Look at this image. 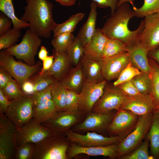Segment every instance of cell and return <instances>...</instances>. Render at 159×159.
I'll return each mask as SVG.
<instances>
[{
    "label": "cell",
    "mask_w": 159,
    "mask_h": 159,
    "mask_svg": "<svg viewBox=\"0 0 159 159\" xmlns=\"http://www.w3.org/2000/svg\"><path fill=\"white\" fill-rule=\"evenodd\" d=\"M148 60L150 68V75L151 80L150 95L155 105L153 112H159V65L151 57L148 58Z\"/></svg>",
    "instance_id": "cell-28"
},
{
    "label": "cell",
    "mask_w": 159,
    "mask_h": 159,
    "mask_svg": "<svg viewBox=\"0 0 159 159\" xmlns=\"http://www.w3.org/2000/svg\"><path fill=\"white\" fill-rule=\"evenodd\" d=\"M132 9L136 16L139 18L159 13V0H144L143 4L140 7L138 8L135 6Z\"/></svg>",
    "instance_id": "cell-35"
},
{
    "label": "cell",
    "mask_w": 159,
    "mask_h": 159,
    "mask_svg": "<svg viewBox=\"0 0 159 159\" xmlns=\"http://www.w3.org/2000/svg\"><path fill=\"white\" fill-rule=\"evenodd\" d=\"M85 15V13L82 12H79L73 14L65 21L57 24L53 31V37L64 33H72Z\"/></svg>",
    "instance_id": "cell-30"
},
{
    "label": "cell",
    "mask_w": 159,
    "mask_h": 159,
    "mask_svg": "<svg viewBox=\"0 0 159 159\" xmlns=\"http://www.w3.org/2000/svg\"><path fill=\"white\" fill-rule=\"evenodd\" d=\"M52 100L59 112L65 111L67 89L60 81L56 80L52 85Z\"/></svg>",
    "instance_id": "cell-31"
},
{
    "label": "cell",
    "mask_w": 159,
    "mask_h": 159,
    "mask_svg": "<svg viewBox=\"0 0 159 159\" xmlns=\"http://www.w3.org/2000/svg\"><path fill=\"white\" fill-rule=\"evenodd\" d=\"M118 144L99 147H84L71 142L67 152L68 159H72L79 154H85L89 156H102L110 159L117 158Z\"/></svg>",
    "instance_id": "cell-19"
},
{
    "label": "cell",
    "mask_w": 159,
    "mask_h": 159,
    "mask_svg": "<svg viewBox=\"0 0 159 159\" xmlns=\"http://www.w3.org/2000/svg\"><path fill=\"white\" fill-rule=\"evenodd\" d=\"M54 134L32 118L21 127L17 128L16 143L17 147L28 143L34 144Z\"/></svg>",
    "instance_id": "cell-10"
},
{
    "label": "cell",
    "mask_w": 159,
    "mask_h": 159,
    "mask_svg": "<svg viewBox=\"0 0 159 159\" xmlns=\"http://www.w3.org/2000/svg\"><path fill=\"white\" fill-rule=\"evenodd\" d=\"M149 147V141L146 136L143 141L136 148L130 153L121 157L119 159H149L151 158L148 151Z\"/></svg>",
    "instance_id": "cell-36"
},
{
    "label": "cell",
    "mask_w": 159,
    "mask_h": 159,
    "mask_svg": "<svg viewBox=\"0 0 159 159\" xmlns=\"http://www.w3.org/2000/svg\"><path fill=\"white\" fill-rule=\"evenodd\" d=\"M86 115L80 111L59 112L41 124L55 133L65 135L72 127L82 122Z\"/></svg>",
    "instance_id": "cell-11"
},
{
    "label": "cell",
    "mask_w": 159,
    "mask_h": 159,
    "mask_svg": "<svg viewBox=\"0 0 159 159\" xmlns=\"http://www.w3.org/2000/svg\"><path fill=\"white\" fill-rule=\"evenodd\" d=\"M54 60V56L53 55L47 56L42 61V67L39 74H41L48 71L51 68Z\"/></svg>",
    "instance_id": "cell-51"
},
{
    "label": "cell",
    "mask_w": 159,
    "mask_h": 159,
    "mask_svg": "<svg viewBox=\"0 0 159 159\" xmlns=\"http://www.w3.org/2000/svg\"><path fill=\"white\" fill-rule=\"evenodd\" d=\"M0 10L12 20L13 28L21 30L28 28L29 24L19 19L16 16L12 0H0Z\"/></svg>",
    "instance_id": "cell-29"
},
{
    "label": "cell",
    "mask_w": 159,
    "mask_h": 159,
    "mask_svg": "<svg viewBox=\"0 0 159 159\" xmlns=\"http://www.w3.org/2000/svg\"><path fill=\"white\" fill-rule=\"evenodd\" d=\"M65 135L69 141L84 147L106 146L113 144H119L121 141L117 136L107 137L95 132H87L82 135L69 130Z\"/></svg>",
    "instance_id": "cell-12"
},
{
    "label": "cell",
    "mask_w": 159,
    "mask_h": 159,
    "mask_svg": "<svg viewBox=\"0 0 159 159\" xmlns=\"http://www.w3.org/2000/svg\"><path fill=\"white\" fill-rule=\"evenodd\" d=\"M21 88L24 93L27 95H32L34 93V86L33 81L28 80L24 82Z\"/></svg>",
    "instance_id": "cell-50"
},
{
    "label": "cell",
    "mask_w": 159,
    "mask_h": 159,
    "mask_svg": "<svg viewBox=\"0 0 159 159\" xmlns=\"http://www.w3.org/2000/svg\"><path fill=\"white\" fill-rule=\"evenodd\" d=\"M135 16L134 10L131 9L129 3H124L111 14L101 29L108 38L118 39L126 45L132 44L139 40L145 25L143 20L136 29L130 30L128 26L129 21Z\"/></svg>",
    "instance_id": "cell-1"
},
{
    "label": "cell",
    "mask_w": 159,
    "mask_h": 159,
    "mask_svg": "<svg viewBox=\"0 0 159 159\" xmlns=\"http://www.w3.org/2000/svg\"><path fill=\"white\" fill-rule=\"evenodd\" d=\"M0 89V113L5 114L11 102Z\"/></svg>",
    "instance_id": "cell-49"
},
{
    "label": "cell",
    "mask_w": 159,
    "mask_h": 159,
    "mask_svg": "<svg viewBox=\"0 0 159 159\" xmlns=\"http://www.w3.org/2000/svg\"><path fill=\"white\" fill-rule=\"evenodd\" d=\"M146 136L149 141L151 158L159 159V112H153L151 125Z\"/></svg>",
    "instance_id": "cell-27"
},
{
    "label": "cell",
    "mask_w": 159,
    "mask_h": 159,
    "mask_svg": "<svg viewBox=\"0 0 159 159\" xmlns=\"http://www.w3.org/2000/svg\"><path fill=\"white\" fill-rule=\"evenodd\" d=\"M126 96H133L140 95L131 80L122 83L116 86Z\"/></svg>",
    "instance_id": "cell-45"
},
{
    "label": "cell",
    "mask_w": 159,
    "mask_h": 159,
    "mask_svg": "<svg viewBox=\"0 0 159 159\" xmlns=\"http://www.w3.org/2000/svg\"><path fill=\"white\" fill-rule=\"evenodd\" d=\"M106 84L105 80L98 83L85 81L79 93V111L86 115L91 112L93 106L102 95Z\"/></svg>",
    "instance_id": "cell-14"
},
{
    "label": "cell",
    "mask_w": 159,
    "mask_h": 159,
    "mask_svg": "<svg viewBox=\"0 0 159 159\" xmlns=\"http://www.w3.org/2000/svg\"><path fill=\"white\" fill-rule=\"evenodd\" d=\"M17 129L4 114L0 113V159L15 158Z\"/></svg>",
    "instance_id": "cell-8"
},
{
    "label": "cell",
    "mask_w": 159,
    "mask_h": 159,
    "mask_svg": "<svg viewBox=\"0 0 159 159\" xmlns=\"http://www.w3.org/2000/svg\"><path fill=\"white\" fill-rule=\"evenodd\" d=\"M148 56L159 63V47L148 52Z\"/></svg>",
    "instance_id": "cell-52"
},
{
    "label": "cell",
    "mask_w": 159,
    "mask_h": 159,
    "mask_svg": "<svg viewBox=\"0 0 159 159\" xmlns=\"http://www.w3.org/2000/svg\"><path fill=\"white\" fill-rule=\"evenodd\" d=\"M70 143L65 135L54 134L34 144L32 159H68Z\"/></svg>",
    "instance_id": "cell-3"
},
{
    "label": "cell",
    "mask_w": 159,
    "mask_h": 159,
    "mask_svg": "<svg viewBox=\"0 0 159 159\" xmlns=\"http://www.w3.org/2000/svg\"><path fill=\"white\" fill-rule=\"evenodd\" d=\"M4 114L17 128L22 127L33 118L32 95L24 94L11 101Z\"/></svg>",
    "instance_id": "cell-7"
},
{
    "label": "cell",
    "mask_w": 159,
    "mask_h": 159,
    "mask_svg": "<svg viewBox=\"0 0 159 159\" xmlns=\"http://www.w3.org/2000/svg\"><path fill=\"white\" fill-rule=\"evenodd\" d=\"M0 65L11 74L21 88L23 83L38 70L40 64L32 66L17 61L4 49L0 52Z\"/></svg>",
    "instance_id": "cell-6"
},
{
    "label": "cell",
    "mask_w": 159,
    "mask_h": 159,
    "mask_svg": "<svg viewBox=\"0 0 159 159\" xmlns=\"http://www.w3.org/2000/svg\"><path fill=\"white\" fill-rule=\"evenodd\" d=\"M74 37L72 33L61 34L53 37L51 44L56 52H67L73 42Z\"/></svg>",
    "instance_id": "cell-33"
},
{
    "label": "cell",
    "mask_w": 159,
    "mask_h": 159,
    "mask_svg": "<svg viewBox=\"0 0 159 159\" xmlns=\"http://www.w3.org/2000/svg\"><path fill=\"white\" fill-rule=\"evenodd\" d=\"M52 99L33 106V118L40 123L48 120L58 112Z\"/></svg>",
    "instance_id": "cell-26"
},
{
    "label": "cell",
    "mask_w": 159,
    "mask_h": 159,
    "mask_svg": "<svg viewBox=\"0 0 159 159\" xmlns=\"http://www.w3.org/2000/svg\"><path fill=\"white\" fill-rule=\"evenodd\" d=\"M56 80L48 71L39 74L33 81L34 86V93L47 88Z\"/></svg>",
    "instance_id": "cell-41"
},
{
    "label": "cell",
    "mask_w": 159,
    "mask_h": 159,
    "mask_svg": "<svg viewBox=\"0 0 159 159\" xmlns=\"http://www.w3.org/2000/svg\"><path fill=\"white\" fill-rule=\"evenodd\" d=\"M135 0H119L117 5V7L120 5L125 2H127L133 6H135L134 5Z\"/></svg>",
    "instance_id": "cell-55"
},
{
    "label": "cell",
    "mask_w": 159,
    "mask_h": 159,
    "mask_svg": "<svg viewBox=\"0 0 159 159\" xmlns=\"http://www.w3.org/2000/svg\"><path fill=\"white\" fill-rule=\"evenodd\" d=\"M115 87L105 86L102 95L93 106L92 112L105 113L113 110H119L126 95Z\"/></svg>",
    "instance_id": "cell-13"
},
{
    "label": "cell",
    "mask_w": 159,
    "mask_h": 159,
    "mask_svg": "<svg viewBox=\"0 0 159 159\" xmlns=\"http://www.w3.org/2000/svg\"><path fill=\"white\" fill-rule=\"evenodd\" d=\"M142 72L130 62L114 82L113 85L116 87L122 83L131 80L134 77Z\"/></svg>",
    "instance_id": "cell-40"
},
{
    "label": "cell",
    "mask_w": 159,
    "mask_h": 159,
    "mask_svg": "<svg viewBox=\"0 0 159 159\" xmlns=\"http://www.w3.org/2000/svg\"><path fill=\"white\" fill-rule=\"evenodd\" d=\"M67 53L71 64L74 67L77 66L84 55L83 47L77 36L75 37Z\"/></svg>",
    "instance_id": "cell-34"
},
{
    "label": "cell",
    "mask_w": 159,
    "mask_h": 159,
    "mask_svg": "<svg viewBox=\"0 0 159 159\" xmlns=\"http://www.w3.org/2000/svg\"><path fill=\"white\" fill-rule=\"evenodd\" d=\"M42 41L38 35L27 29L23 35L21 42L6 50L9 54L23 60L30 65L35 64L36 55Z\"/></svg>",
    "instance_id": "cell-5"
},
{
    "label": "cell",
    "mask_w": 159,
    "mask_h": 159,
    "mask_svg": "<svg viewBox=\"0 0 159 159\" xmlns=\"http://www.w3.org/2000/svg\"><path fill=\"white\" fill-rule=\"evenodd\" d=\"M53 52L54 62L48 71L56 80L59 81L69 69L71 64L67 52H58L54 49Z\"/></svg>",
    "instance_id": "cell-25"
},
{
    "label": "cell",
    "mask_w": 159,
    "mask_h": 159,
    "mask_svg": "<svg viewBox=\"0 0 159 159\" xmlns=\"http://www.w3.org/2000/svg\"><path fill=\"white\" fill-rule=\"evenodd\" d=\"M69 70L60 82L66 89L79 93L85 82L81 59L77 66Z\"/></svg>",
    "instance_id": "cell-22"
},
{
    "label": "cell",
    "mask_w": 159,
    "mask_h": 159,
    "mask_svg": "<svg viewBox=\"0 0 159 159\" xmlns=\"http://www.w3.org/2000/svg\"><path fill=\"white\" fill-rule=\"evenodd\" d=\"M64 6H71L74 5L76 0H54Z\"/></svg>",
    "instance_id": "cell-54"
},
{
    "label": "cell",
    "mask_w": 159,
    "mask_h": 159,
    "mask_svg": "<svg viewBox=\"0 0 159 159\" xmlns=\"http://www.w3.org/2000/svg\"><path fill=\"white\" fill-rule=\"evenodd\" d=\"M13 24L11 19L3 13L0 14V36L7 32L11 29Z\"/></svg>",
    "instance_id": "cell-47"
},
{
    "label": "cell",
    "mask_w": 159,
    "mask_h": 159,
    "mask_svg": "<svg viewBox=\"0 0 159 159\" xmlns=\"http://www.w3.org/2000/svg\"><path fill=\"white\" fill-rule=\"evenodd\" d=\"M155 108L150 95L140 94L133 96H126L119 110H127L140 116L153 112Z\"/></svg>",
    "instance_id": "cell-18"
},
{
    "label": "cell",
    "mask_w": 159,
    "mask_h": 159,
    "mask_svg": "<svg viewBox=\"0 0 159 159\" xmlns=\"http://www.w3.org/2000/svg\"><path fill=\"white\" fill-rule=\"evenodd\" d=\"M153 112L139 116L134 129L118 144L117 158L133 150L146 138L150 128Z\"/></svg>",
    "instance_id": "cell-4"
},
{
    "label": "cell",
    "mask_w": 159,
    "mask_h": 159,
    "mask_svg": "<svg viewBox=\"0 0 159 159\" xmlns=\"http://www.w3.org/2000/svg\"><path fill=\"white\" fill-rule=\"evenodd\" d=\"M48 51L46 47L42 46L38 53V57L40 59L43 61L48 56Z\"/></svg>",
    "instance_id": "cell-53"
},
{
    "label": "cell",
    "mask_w": 159,
    "mask_h": 159,
    "mask_svg": "<svg viewBox=\"0 0 159 159\" xmlns=\"http://www.w3.org/2000/svg\"><path fill=\"white\" fill-rule=\"evenodd\" d=\"M11 74L2 67L0 69V89H3L13 78Z\"/></svg>",
    "instance_id": "cell-48"
},
{
    "label": "cell",
    "mask_w": 159,
    "mask_h": 159,
    "mask_svg": "<svg viewBox=\"0 0 159 159\" xmlns=\"http://www.w3.org/2000/svg\"><path fill=\"white\" fill-rule=\"evenodd\" d=\"M52 85L43 90L35 92L32 95L33 106L52 99L51 92Z\"/></svg>",
    "instance_id": "cell-44"
},
{
    "label": "cell",
    "mask_w": 159,
    "mask_h": 159,
    "mask_svg": "<svg viewBox=\"0 0 159 159\" xmlns=\"http://www.w3.org/2000/svg\"><path fill=\"white\" fill-rule=\"evenodd\" d=\"M126 51V45L122 42L115 39L108 38L103 49L102 59L112 57Z\"/></svg>",
    "instance_id": "cell-32"
},
{
    "label": "cell",
    "mask_w": 159,
    "mask_h": 159,
    "mask_svg": "<svg viewBox=\"0 0 159 159\" xmlns=\"http://www.w3.org/2000/svg\"><path fill=\"white\" fill-rule=\"evenodd\" d=\"M131 81L140 94H150L151 80L149 74L142 72L134 77Z\"/></svg>",
    "instance_id": "cell-37"
},
{
    "label": "cell",
    "mask_w": 159,
    "mask_h": 159,
    "mask_svg": "<svg viewBox=\"0 0 159 159\" xmlns=\"http://www.w3.org/2000/svg\"><path fill=\"white\" fill-rule=\"evenodd\" d=\"M95 3L97 7L101 8L110 7L111 14H112L117 8L119 0H92Z\"/></svg>",
    "instance_id": "cell-46"
},
{
    "label": "cell",
    "mask_w": 159,
    "mask_h": 159,
    "mask_svg": "<svg viewBox=\"0 0 159 159\" xmlns=\"http://www.w3.org/2000/svg\"><path fill=\"white\" fill-rule=\"evenodd\" d=\"M104 79L110 81L117 79L130 62L129 54L125 52L118 55L105 58L100 61Z\"/></svg>",
    "instance_id": "cell-17"
},
{
    "label": "cell",
    "mask_w": 159,
    "mask_h": 159,
    "mask_svg": "<svg viewBox=\"0 0 159 159\" xmlns=\"http://www.w3.org/2000/svg\"><path fill=\"white\" fill-rule=\"evenodd\" d=\"M117 112L114 110L105 113L91 112L86 115L82 122L74 126L72 130L74 131L99 132L106 131Z\"/></svg>",
    "instance_id": "cell-15"
},
{
    "label": "cell",
    "mask_w": 159,
    "mask_h": 159,
    "mask_svg": "<svg viewBox=\"0 0 159 159\" xmlns=\"http://www.w3.org/2000/svg\"><path fill=\"white\" fill-rule=\"evenodd\" d=\"M20 19L28 23L29 29L40 37H49L57 24L53 18L52 3L47 0H26Z\"/></svg>",
    "instance_id": "cell-2"
},
{
    "label": "cell",
    "mask_w": 159,
    "mask_h": 159,
    "mask_svg": "<svg viewBox=\"0 0 159 159\" xmlns=\"http://www.w3.org/2000/svg\"><path fill=\"white\" fill-rule=\"evenodd\" d=\"M90 10L88 18L80 29L77 35L83 47L93 37L96 29L97 7L93 1L90 4Z\"/></svg>",
    "instance_id": "cell-24"
},
{
    "label": "cell",
    "mask_w": 159,
    "mask_h": 159,
    "mask_svg": "<svg viewBox=\"0 0 159 159\" xmlns=\"http://www.w3.org/2000/svg\"><path fill=\"white\" fill-rule=\"evenodd\" d=\"M139 116L126 110L117 111L106 131L110 136H117L123 140L136 127Z\"/></svg>",
    "instance_id": "cell-9"
},
{
    "label": "cell",
    "mask_w": 159,
    "mask_h": 159,
    "mask_svg": "<svg viewBox=\"0 0 159 159\" xmlns=\"http://www.w3.org/2000/svg\"><path fill=\"white\" fill-rule=\"evenodd\" d=\"M16 80L13 78L1 90L6 97L11 101L17 99L24 94Z\"/></svg>",
    "instance_id": "cell-39"
},
{
    "label": "cell",
    "mask_w": 159,
    "mask_h": 159,
    "mask_svg": "<svg viewBox=\"0 0 159 159\" xmlns=\"http://www.w3.org/2000/svg\"><path fill=\"white\" fill-rule=\"evenodd\" d=\"M34 153V144L28 143L17 147L16 150L15 158L32 159Z\"/></svg>",
    "instance_id": "cell-43"
},
{
    "label": "cell",
    "mask_w": 159,
    "mask_h": 159,
    "mask_svg": "<svg viewBox=\"0 0 159 159\" xmlns=\"http://www.w3.org/2000/svg\"><path fill=\"white\" fill-rule=\"evenodd\" d=\"M108 39L101 29L97 28L93 37L83 47L84 54L90 59L100 61Z\"/></svg>",
    "instance_id": "cell-21"
},
{
    "label": "cell",
    "mask_w": 159,
    "mask_h": 159,
    "mask_svg": "<svg viewBox=\"0 0 159 159\" xmlns=\"http://www.w3.org/2000/svg\"><path fill=\"white\" fill-rule=\"evenodd\" d=\"M127 52L129 55L130 62L142 72L150 74V68L149 62L148 51L139 41L126 45Z\"/></svg>",
    "instance_id": "cell-20"
},
{
    "label": "cell",
    "mask_w": 159,
    "mask_h": 159,
    "mask_svg": "<svg viewBox=\"0 0 159 159\" xmlns=\"http://www.w3.org/2000/svg\"><path fill=\"white\" fill-rule=\"evenodd\" d=\"M21 31L13 28L0 36V50L6 49L15 44L21 35Z\"/></svg>",
    "instance_id": "cell-38"
},
{
    "label": "cell",
    "mask_w": 159,
    "mask_h": 159,
    "mask_svg": "<svg viewBox=\"0 0 159 159\" xmlns=\"http://www.w3.org/2000/svg\"><path fill=\"white\" fill-rule=\"evenodd\" d=\"M144 18V27L138 41L150 52L159 47V13Z\"/></svg>",
    "instance_id": "cell-16"
},
{
    "label": "cell",
    "mask_w": 159,
    "mask_h": 159,
    "mask_svg": "<svg viewBox=\"0 0 159 159\" xmlns=\"http://www.w3.org/2000/svg\"><path fill=\"white\" fill-rule=\"evenodd\" d=\"M81 60L85 81L98 83L105 80L102 74L100 61L90 59L84 54Z\"/></svg>",
    "instance_id": "cell-23"
},
{
    "label": "cell",
    "mask_w": 159,
    "mask_h": 159,
    "mask_svg": "<svg viewBox=\"0 0 159 159\" xmlns=\"http://www.w3.org/2000/svg\"><path fill=\"white\" fill-rule=\"evenodd\" d=\"M79 93L67 89L65 111L76 112L79 111Z\"/></svg>",
    "instance_id": "cell-42"
}]
</instances>
